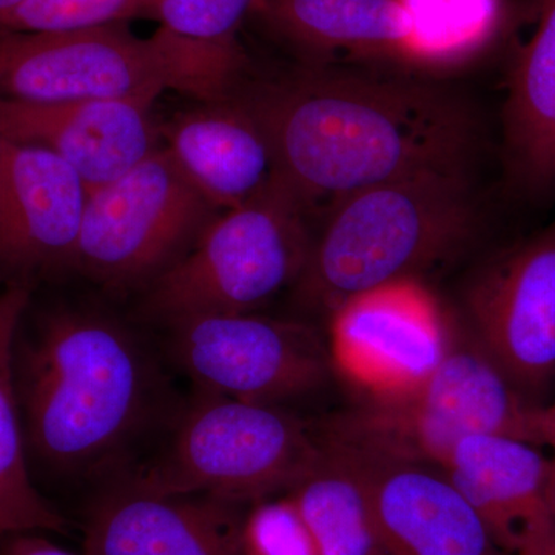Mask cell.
<instances>
[{"instance_id": "6da1fadb", "label": "cell", "mask_w": 555, "mask_h": 555, "mask_svg": "<svg viewBox=\"0 0 555 555\" xmlns=\"http://www.w3.org/2000/svg\"><path fill=\"white\" fill-rule=\"evenodd\" d=\"M306 210L426 171L469 170L480 124L443 83L349 64H298L233 91Z\"/></svg>"}, {"instance_id": "7a4b0ae2", "label": "cell", "mask_w": 555, "mask_h": 555, "mask_svg": "<svg viewBox=\"0 0 555 555\" xmlns=\"http://www.w3.org/2000/svg\"><path fill=\"white\" fill-rule=\"evenodd\" d=\"M14 378L33 478L91 494L137 469L182 400L153 347L90 308L20 326Z\"/></svg>"}, {"instance_id": "3957f363", "label": "cell", "mask_w": 555, "mask_h": 555, "mask_svg": "<svg viewBox=\"0 0 555 555\" xmlns=\"http://www.w3.org/2000/svg\"><path fill=\"white\" fill-rule=\"evenodd\" d=\"M469 170L426 171L352 193L323 214L292 295L331 317L349 299L451 261L480 230Z\"/></svg>"}, {"instance_id": "277c9868", "label": "cell", "mask_w": 555, "mask_h": 555, "mask_svg": "<svg viewBox=\"0 0 555 555\" xmlns=\"http://www.w3.org/2000/svg\"><path fill=\"white\" fill-rule=\"evenodd\" d=\"M246 67L238 42H199L163 27L149 39L119 24L69 31L0 30V100L153 104L166 91H178L207 104L232 96Z\"/></svg>"}, {"instance_id": "5b68a950", "label": "cell", "mask_w": 555, "mask_h": 555, "mask_svg": "<svg viewBox=\"0 0 555 555\" xmlns=\"http://www.w3.org/2000/svg\"><path fill=\"white\" fill-rule=\"evenodd\" d=\"M438 366L401 392L363 397L317 423L318 437L364 454L440 467L476 434H499L543 447L546 406L526 400L454 315Z\"/></svg>"}, {"instance_id": "8992f818", "label": "cell", "mask_w": 555, "mask_h": 555, "mask_svg": "<svg viewBox=\"0 0 555 555\" xmlns=\"http://www.w3.org/2000/svg\"><path fill=\"white\" fill-rule=\"evenodd\" d=\"M321 454L315 423L195 389L130 476L153 491L254 505L286 494Z\"/></svg>"}, {"instance_id": "52a82bcc", "label": "cell", "mask_w": 555, "mask_h": 555, "mask_svg": "<svg viewBox=\"0 0 555 555\" xmlns=\"http://www.w3.org/2000/svg\"><path fill=\"white\" fill-rule=\"evenodd\" d=\"M309 211L280 181L219 214L184 257L144 287L139 313L159 326L230 313H255L308 262Z\"/></svg>"}, {"instance_id": "ba28073f", "label": "cell", "mask_w": 555, "mask_h": 555, "mask_svg": "<svg viewBox=\"0 0 555 555\" xmlns=\"http://www.w3.org/2000/svg\"><path fill=\"white\" fill-rule=\"evenodd\" d=\"M219 215L166 147L90 193L75 269L109 291L147 286L188 254Z\"/></svg>"}, {"instance_id": "9c48e42d", "label": "cell", "mask_w": 555, "mask_h": 555, "mask_svg": "<svg viewBox=\"0 0 555 555\" xmlns=\"http://www.w3.org/2000/svg\"><path fill=\"white\" fill-rule=\"evenodd\" d=\"M170 363L195 389L281 406L326 386L327 343L308 323L255 313L190 318L166 327Z\"/></svg>"}, {"instance_id": "30bf717a", "label": "cell", "mask_w": 555, "mask_h": 555, "mask_svg": "<svg viewBox=\"0 0 555 555\" xmlns=\"http://www.w3.org/2000/svg\"><path fill=\"white\" fill-rule=\"evenodd\" d=\"M456 320L526 400L545 406L555 383V221L473 270Z\"/></svg>"}, {"instance_id": "8fae6325", "label": "cell", "mask_w": 555, "mask_h": 555, "mask_svg": "<svg viewBox=\"0 0 555 555\" xmlns=\"http://www.w3.org/2000/svg\"><path fill=\"white\" fill-rule=\"evenodd\" d=\"M327 320L334 374L363 397L415 386L438 366L451 343V315L420 280L364 292Z\"/></svg>"}, {"instance_id": "7c38bea8", "label": "cell", "mask_w": 555, "mask_h": 555, "mask_svg": "<svg viewBox=\"0 0 555 555\" xmlns=\"http://www.w3.org/2000/svg\"><path fill=\"white\" fill-rule=\"evenodd\" d=\"M248 506L120 478L91 494L83 555H243Z\"/></svg>"}, {"instance_id": "4fadbf2b", "label": "cell", "mask_w": 555, "mask_h": 555, "mask_svg": "<svg viewBox=\"0 0 555 555\" xmlns=\"http://www.w3.org/2000/svg\"><path fill=\"white\" fill-rule=\"evenodd\" d=\"M324 443L345 456L366 488L379 555H507L440 467Z\"/></svg>"}, {"instance_id": "5bb4252c", "label": "cell", "mask_w": 555, "mask_h": 555, "mask_svg": "<svg viewBox=\"0 0 555 555\" xmlns=\"http://www.w3.org/2000/svg\"><path fill=\"white\" fill-rule=\"evenodd\" d=\"M86 185L50 150L0 138V270L75 268Z\"/></svg>"}, {"instance_id": "9a60e30c", "label": "cell", "mask_w": 555, "mask_h": 555, "mask_svg": "<svg viewBox=\"0 0 555 555\" xmlns=\"http://www.w3.org/2000/svg\"><path fill=\"white\" fill-rule=\"evenodd\" d=\"M152 105L134 100H0V138L50 150L76 171L90 195L158 149Z\"/></svg>"}, {"instance_id": "2e32d148", "label": "cell", "mask_w": 555, "mask_h": 555, "mask_svg": "<svg viewBox=\"0 0 555 555\" xmlns=\"http://www.w3.org/2000/svg\"><path fill=\"white\" fill-rule=\"evenodd\" d=\"M495 545L516 555L555 526V460L540 447L499 436L463 438L440 466Z\"/></svg>"}, {"instance_id": "e0dca14e", "label": "cell", "mask_w": 555, "mask_h": 555, "mask_svg": "<svg viewBox=\"0 0 555 555\" xmlns=\"http://www.w3.org/2000/svg\"><path fill=\"white\" fill-rule=\"evenodd\" d=\"M250 14L299 64L397 61L420 49L418 21L404 0H255Z\"/></svg>"}, {"instance_id": "ac0fdd59", "label": "cell", "mask_w": 555, "mask_h": 555, "mask_svg": "<svg viewBox=\"0 0 555 555\" xmlns=\"http://www.w3.org/2000/svg\"><path fill=\"white\" fill-rule=\"evenodd\" d=\"M159 133L178 169L221 214L257 198L275 181L268 138L232 96L179 113Z\"/></svg>"}, {"instance_id": "d6986e66", "label": "cell", "mask_w": 555, "mask_h": 555, "mask_svg": "<svg viewBox=\"0 0 555 555\" xmlns=\"http://www.w3.org/2000/svg\"><path fill=\"white\" fill-rule=\"evenodd\" d=\"M534 35L511 62L502 109L506 188L518 199L555 198V0H534Z\"/></svg>"}, {"instance_id": "ffe728a7", "label": "cell", "mask_w": 555, "mask_h": 555, "mask_svg": "<svg viewBox=\"0 0 555 555\" xmlns=\"http://www.w3.org/2000/svg\"><path fill=\"white\" fill-rule=\"evenodd\" d=\"M30 299V291L21 284L0 294V542L28 532L64 534L68 526L36 485L25 447L14 343Z\"/></svg>"}, {"instance_id": "44dd1931", "label": "cell", "mask_w": 555, "mask_h": 555, "mask_svg": "<svg viewBox=\"0 0 555 555\" xmlns=\"http://www.w3.org/2000/svg\"><path fill=\"white\" fill-rule=\"evenodd\" d=\"M320 438V437H318ZM321 454L286 492L320 555H379L366 488L337 449L321 441Z\"/></svg>"}, {"instance_id": "7402d4cb", "label": "cell", "mask_w": 555, "mask_h": 555, "mask_svg": "<svg viewBox=\"0 0 555 555\" xmlns=\"http://www.w3.org/2000/svg\"><path fill=\"white\" fill-rule=\"evenodd\" d=\"M155 0H27L0 16V30L69 31L102 27L149 13Z\"/></svg>"}, {"instance_id": "603a6c76", "label": "cell", "mask_w": 555, "mask_h": 555, "mask_svg": "<svg viewBox=\"0 0 555 555\" xmlns=\"http://www.w3.org/2000/svg\"><path fill=\"white\" fill-rule=\"evenodd\" d=\"M241 542L243 555H320L308 526L286 494L247 507Z\"/></svg>"}, {"instance_id": "cb8c5ba5", "label": "cell", "mask_w": 555, "mask_h": 555, "mask_svg": "<svg viewBox=\"0 0 555 555\" xmlns=\"http://www.w3.org/2000/svg\"><path fill=\"white\" fill-rule=\"evenodd\" d=\"M255 0H155L149 14L160 27L199 42L233 43Z\"/></svg>"}, {"instance_id": "d4e9b609", "label": "cell", "mask_w": 555, "mask_h": 555, "mask_svg": "<svg viewBox=\"0 0 555 555\" xmlns=\"http://www.w3.org/2000/svg\"><path fill=\"white\" fill-rule=\"evenodd\" d=\"M0 555H75L39 532L11 535L0 542Z\"/></svg>"}, {"instance_id": "484cf974", "label": "cell", "mask_w": 555, "mask_h": 555, "mask_svg": "<svg viewBox=\"0 0 555 555\" xmlns=\"http://www.w3.org/2000/svg\"><path fill=\"white\" fill-rule=\"evenodd\" d=\"M516 555H555V526L518 551Z\"/></svg>"}, {"instance_id": "4316f807", "label": "cell", "mask_w": 555, "mask_h": 555, "mask_svg": "<svg viewBox=\"0 0 555 555\" xmlns=\"http://www.w3.org/2000/svg\"><path fill=\"white\" fill-rule=\"evenodd\" d=\"M546 444L554 449L555 460V401L546 406Z\"/></svg>"}, {"instance_id": "83f0119b", "label": "cell", "mask_w": 555, "mask_h": 555, "mask_svg": "<svg viewBox=\"0 0 555 555\" xmlns=\"http://www.w3.org/2000/svg\"><path fill=\"white\" fill-rule=\"evenodd\" d=\"M27 2V0H0V16L5 13H10V11L16 10L17 7H21L22 3Z\"/></svg>"}]
</instances>
